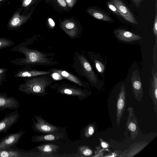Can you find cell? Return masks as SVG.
<instances>
[{
    "label": "cell",
    "mask_w": 157,
    "mask_h": 157,
    "mask_svg": "<svg viewBox=\"0 0 157 157\" xmlns=\"http://www.w3.org/2000/svg\"><path fill=\"white\" fill-rule=\"evenodd\" d=\"M59 4L63 7H65L66 6V3L64 0H57Z\"/></svg>",
    "instance_id": "obj_35"
},
{
    "label": "cell",
    "mask_w": 157,
    "mask_h": 157,
    "mask_svg": "<svg viewBox=\"0 0 157 157\" xmlns=\"http://www.w3.org/2000/svg\"><path fill=\"white\" fill-rule=\"evenodd\" d=\"M19 117L17 112H14L7 116L0 121V133L4 132L16 123Z\"/></svg>",
    "instance_id": "obj_14"
},
{
    "label": "cell",
    "mask_w": 157,
    "mask_h": 157,
    "mask_svg": "<svg viewBox=\"0 0 157 157\" xmlns=\"http://www.w3.org/2000/svg\"><path fill=\"white\" fill-rule=\"evenodd\" d=\"M126 105V95L124 85L122 84L117 95L116 107V122L118 126L121 122L125 110Z\"/></svg>",
    "instance_id": "obj_5"
},
{
    "label": "cell",
    "mask_w": 157,
    "mask_h": 157,
    "mask_svg": "<svg viewBox=\"0 0 157 157\" xmlns=\"http://www.w3.org/2000/svg\"><path fill=\"white\" fill-rule=\"evenodd\" d=\"M32 120L33 129L37 133L44 134L59 132L60 127L47 122L42 118V115L34 116Z\"/></svg>",
    "instance_id": "obj_3"
},
{
    "label": "cell",
    "mask_w": 157,
    "mask_h": 157,
    "mask_svg": "<svg viewBox=\"0 0 157 157\" xmlns=\"http://www.w3.org/2000/svg\"><path fill=\"white\" fill-rule=\"evenodd\" d=\"M6 76V74L4 72L0 74V85L5 81Z\"/></svg>",
    "instance_id": "obj_32"
},
{
    "label": "cell",
    "mask_w": 157,
    "mask_h": 157,
    "mask_svg": "<svg viewBox=\"0 0 157 157\" xmlns=\"http://www.w3.org/2000/svg\"><path fill=\"white\" fill-rule=\"evenodd\" d=\"M48 21L50 25L52 27H54L55 26V23L53 20L51 18H49Z\"/></svg>",
    "instance_id": "obj_36"
},
{
    "label": "cell",
    "mask_w": 157,
    "mask_h": 157,
    "mask_svg": "<svg viewBox=\"0 0 157 157\" xmlns=\"http://www.w3.org/2000/svg\"><path fill=\"white\" fill-rule=\"evenodd\" d=\"M132 90L134 97L139 101H142L143 92L139 74L136 70H134L131 77Z\"/></svg>",
    "instance_id": "obj_7"
},
{
    "label": "cell",
    "mask_w": 157,
    "mask_h": 157,
    "mask_svg": "<svg viewBox=\"0 0 157 157\" xmlns=\"http://www.w3.org/2000/svg\"><path fill=\"white\" fill-rule=\"evenodd\" d=\"M149 144L148 142H138L132 144L127 149L124 150L118 157H132L137 155Z\"/></svg>",
    "instance_id": "obj_10"
},
{
    "label": "cell",
    "mask_w": 157,
    "mask_h": 157,
    "mask_svg": "<svg viewBox=\"0 0 157 157\" xmlns=\"http://www.w3.org/2000/svg\"><path fill=\"white\" fill-rule=\"evenodd\" d=\"M51 83L45 78H34L19 85L18 89L20 92L27 94L43 97L47 94L46 92V88Z\"/></svg>",
    "instance_id": "obj_2"
},
{
    "label": "cell",
    "mask_w": 157,
    "mask_h": 157,
    "mask_svg": "<svg viewBox=\"0 0 157 157\" xmlns=\"http://www.w3.org/2000/svg\"><path fill=\"white\" fill-rule=\"evenodd\" d=\"M66 2L68 3H70L72 1V0H65Z\"/></svg>",
    "instance_id": "obj_38"
},
{
    "label": "cell",
    "mask_w": 157,
    "mask_h": 157,
    "mask_svg": "<svg viewBox=\"0 0 157 157\" xmlns=\"http://www.w3.org/2000/svg\"><path fill=\"white\" fill-rule=\"evenodd\" d=\"M10 50L19 52L25 56L24 58H17L10 61L11 63L17 65L46 64L50 63L49 60L45 54L36 49L26 47L23 43L14 46Z\"/></svg>",
    "instance_id": "obj_1"
},
{
    "label": "cell",
    "mask_w": 157,
    "mask_h": 157,
    "mask_svg": "<svg viewBox=\"0 0 157 157\" xmlns=\"http://www.w3.org/2000/svg\"><path fill=\"white\" fill-rule=\"evenodd\" d=\"M95 65L98 71L100 73H103L105 70V67L103 64L98 60H94Z\"/></svg>",
    "instance_id": "obj_26"
},
{
    "label": "cell",
    "mask_w": 157,
    "mask_h": 157,
    "mask_svg": "<svg viewBox=\"0 0 157 157\" xmlns=\"http://www.w3.org/2000/svg\"><path fill=\"white\" fill-rule=\"evenodd\" d=\"M78 58L83 72L86 77L90 82L94 84L97 83L98 79L93 71L90 64L83 56H79Z\"/></svg>",
    "instance_id": "obj_13"
},
{
    "label": "cell",
    "mask_w": 157,
    "mask_h": 157,
    "mask_svg": "<svg viewBox=\"0 0 157 157\" xmlns=\"http://www.w3.org/2000/svg\"><path fill=\"white\" fill-rule=\"evenodd\" d=\"M95 129L94 125L90 124L88 125L84 130V136L85 137L88 138L91 136L94 133Z\"/></svg>",
    "instance_id": "obj_25"
},
{
    "label": "cell",
    "mask_w": 157,
    "mask_h": 157,
    "mask_svg": "<svg viewBox=\"0 0 157 157\" xmlns=\"http://www.w3.org/2000/svg\"><path fill=\"white\" fill-rule=\"evenodd\" d=\"M107 5L108 8L113 13L117 15L121 16L118 9L114 5L110 2H107Z\"/></svg>",
    "instance_id": "obj_29"
},
{
    "label": "cell",
    "mask_w": 157,
    "mask_h": 157,
    "mask_svg": "<svg viewBox=\"0 0 157 157\" xmlns=\"http://www.w3.org/2000/svg\"><path fill=\"white\" fill-rule=\"evenodd\" d=\"M48 71L22 70L18 71L15 75V77H29L49 74Z\"/></svg>",
    "instance_id": "obj_19"
},
{
    "label": "cell",
    "mask_w": 157,
    "mask_h": 157,
    "mask_svg": "<svg viewBox=\"0 0 157 157\" xmlns=\"http://www.w3.org/2000/svg\"><path fill=\"white\" fill-rule=\"evenodd\" d=\"M7 0H0V2H4Z\"/></svg>",
    "instance_id": "obj_39"
},
{
    "label": "cell",
    "mask_w": 157,
    "mask_h": 157,
    "mask_svg": "<svg viewBox=\"0 0 157 157\" xmlns=\"http://www.w3.org/2000/svg\"><path fill=\"white\" fill-rule=\"evenodd\" d=\"M75 27L74 24L72 22H69L66 24L65 28L69 31L68 34L69 35L70 30H72V29Z\"/></svg>",
    "instance_id": "obj_30"
},
{
    "label": "cell",
    "mask_w": 157,
    "mask_h": 157,
    "mask_svg": "<svg viewBox=\"0 0 157 157\" xmlns=\"http://www.w3.org/2000/svg\"><path fill=\"white\" fill-rule=\"evenodd\" d=\"M59 91L63 94L76 97L80 100H83L87 96L84 91L74 88L63 87L60 89Z\"/></svg>",
    "instance_id": "obj_17"
},
{
    "label": "cell",
    "mask_w": 157,
    "mask_h": 157,
    "mask_svg": "<svg viewBox=\"0 0 157 157\" xmlns=\"http://www.w3.org/2000/svg\"><path fill=\"white\" fill-rule=\"evenodd\" d=\"M7 70V69L6 68H0V74L5 72Z\"/></svg>",
    "instance_id": "obj_37"
},
{
    "label": "cell",
    "mask_w": 157,
    "mask_h": 157,
    "mask_svg": "<svg viewBox=\"0 0 157 157\" xmlns=\"http://www.w3.org/2000/svg\"><path fill=\"white\" fill-rule=\"evenodd\" d=\"M25 133L24 131L21 130L7 135L0 142V150L5 149L17 143Z\"/></svg>",
    "instance_id": "obj_11"
},
{
    "label": "cell",
    "mask_w": 157,
    "mask_h": 157,
    "mask_svg": "<svg viewBox=\"0 0 157 157\" xmlns=\"http://www.w3.org/2000/svg\"><path fill=\"white\" fill-rule=\"evenodd\" d=\"M21 7L24 10L27 9L29 6L32 5L34 0H22Z\"/></svg>",
    "instance_id": "obj_27"
},
{
    "label": "cell",
    "mask_w": 157,
    "mask_h": 157,
    "mask_svg": "<svg viewBox=\"0 0 157 157\" xmlns=\"http://www.w3.org/2000/svg\"><path fill=\"white\" fill-rule=\"evenodd\" d=\"M156 13L154 21L153 26V32L154 35L156 39L157 37V13L156 12L157 6L155 5Z\"/></svg>",
    "instance_id": "obj_28"
},
{
    "label": "cell",
    "mask_w": 157,
    "mask_h": 157,
    "mask_svg": "<svg viewBox=\"0 0 157 157\" xmlns=\"http://www.w3.org/2000/svg\"><path fill=\"white\" fill-rule=\"evenodd\" d=\"M52 76L54 79L56 80L62 78V76L56 72H54L52 74Z\"/></svg>",
    "instance_id": "obj_34"
},
{
    "label": "cell",
    "mask_w": 157,
    "mask_h": 157,
    "mask_svg": "<svg viewBox=\"0 0 157 157\" xmlns=\"http://www.w3.org/2000/svg\"><path fill=\"white\" fill-rule=\"evenodd\" d=\"M114 33L118 39L126 42L137 40L142 38V37L138 35L121 29H115L114 31Z\"/></svg>",
    "instance_id": "obj_15"
},
{
    "label": "cell",
    "mask_w": 157,
    "mask_h": 157,
    "mask_svg": "<svg viewBox=\"0 0 157 157\" xmlns=\"http://www.w3.org/2000/svg\"><path fill=\"white\" fill-rule=\"evenodd\" d=\"M117 8L121 16L128 22L138 24L133 14L121 0H110L109 1Z\"/></svg>",
    "instance_id": "obj_6"
},
{
    "label": "cell",
    "mask_w": 157,
    "mask_h": 157,
    "mask_svg": "<svg viewBox=\"0 0 157 157\" xmlns=\"http://www.w3.org/2000/svg\"><path fill=\"white\" fill-rule=\"evenodd\" d=\"M52 71L54 72L59 73L63 77L75 83L80 86H82V83L78 78L66 71L59 70H53Z\"/></svg>",
    "instance_id": "obj_21"
},
{
    "label": "cell",
    "mask_w": 157,
    "mask_h": 157,
    "mask_svg": "<svg viewBox=\"0 0 157 157\" xmlns=\"http://www.w3.org/2000/svg\"><path fill=\"white\" fill-rule=\"evenodd\" d=\"M64 136L62 133L55 132L33 136L31 140L32 141L36 143L53 141L62 139Z\"/></svg>",
    "instance_id": "obj_12"
},
{
    "label": "cell",
    "mask_w": 157,
    "mask_h": 157,
    "mask_svg": "<svg viewBox=\"0 0 157 157\" xmlns=\"http://www.w3.org/2000/svg\"><path fill=\"white\" fill-rule=\"evenodd\" d=\"M157 74L154 73L149 90V94L153 103L154 110L157 116Z\"/></svg>",
    "instance_id": "obj_18"
},
{
    "label": "cell",
    "mask_w": 157,
    "mask_h": 157,
    "mask_svg": "<svg viewBox=\"0 0 157 157\" xmlns=\"http://www.w3.org/2000/svg\"><path fill=\"white\" fill-rule=\"evenodd\" d=\"M20 104L16 99L0 94V109H15L18 108Z\"/></svg>",
    "instance_id": "obj_16"
},
{
    "label": "cell",
    "mask_w": 157,
    "mask_h": 157,
    "mask_svg": "<svg viewBox=\"0 0 157 157\" xmlns=\"http://www.w3.org/2000/svg\"><path fill=\"white\" fill-rule=\"evenodd\" d=\"M36 148L40 153L38 156L39 157H56L59 146L56 144L48 143L40 144L37 146Z\"/></svg>",
    "instance_id": "obj_9"
},
{
    "label": "cell",
    "mask_w": 157,
    "mask_h": 157,
    "mask_svg": "<svg viewBox=\"0 0 157 157\" xmlns=\"http://www.w3.org/2000/svg\"><path fill=\"white\" fill-rule=\"evenodd\" d=\"M15 43L8 39L0 37V49L13 46Z\"/></svg>",
    "instance_id": "obj_24"
},
{
    "label": "cell",
    "mask_w": 157,
    "mask_h": 157,
    "mask_svg": "<svg viewBox=\"0 0 157 157\" xmlns=\"http://www.w3.org/2000/svg\"><path fill=\"white\" fill-rule=\"evenodd\" d=\"M23 156L17 151L0 150V157H21Z\"/></svg>",
    "instance_id": "obj_23"
},
{
    "label": "cell",
    "mask_w": 157,
    "mask_h": 157,
    "mask_svg": "<svg viewBox=\"0 0 157 157\" xmlns=\"http://www.w3.org/2000/svg\"><path fill=\"white\" fill-rule=\"evenodd\" d=\"M18 9L15 12L8 23L7 27L9 29L14 30L20 28L29 17V15H21L23 9L20 8Z\"/></svg>",
    "instance_id": "obj_8"
},
{
    "label": "cell",
    "mask_w": 157,
    "mask_h": 157,
    "mask_svg": "<svg viewBox=\"0 0 157 157\" xmlns=\"http://www.w3.org/2000/svg\"><path fill=\"white\" fill-rule=\"evenodd\" d=\"M146 0H131L132 2L136 6L138 7L140 6L141 2Z\"/></svg>",
    "instance_id": "obj_33"
},
{
    "label": "cell",
    "mask_w": 157,
    "mask_h": 157,
    "mask_svg": "<svg viewBox=\"0 0 157 157\" xmlns=\"http://www.w3.org/2000/svg\"><path fill=\"white\" fill-rule=\"evenodd\" d=\"M128 115L125 123V129L129 133L130 136L134 140L137 136L139 132L138 119L134 113L133 107H128L127 109Z\"/></svg>",
    "instance_id": "obj_4"
},
{
    "label": "cell",
    "mask_w": 157,
    "mask_h": 157,
    "mask_svg": "<svg viewBox=\"0 0 157 157\" xmlns=\"http://www.w3.org/2000/svg\"><path fill=\"white\" fill-rule=\"evenodd\" d=\"M89 12L90 15L97 19L110 22L114 21L108 15L98 10L92 9Z\"/></svg>",
    "instance_id": "obj_20"
},
{
    "label": "cell",
    "mask_w": 157,
    "mask_h": 157,
    "mask_svg": "<svg viewBox=\"0 0 157 157\" xmlns=\"http://www.w3.org/2000/svg\"><path fill=\"white\" fill-rule=\"evenodd\" d=\"M100 140L101 147L103 149H105L108 148L109 144L106 142L104 141L101 138H100Z\"/></svg>",
    "instance_id": "obj_31"
},
{
    "label": "cell",
    "mask_w": 157,
    "mask_h": 157,
    "mask_svg": "<svg viewBox=\"0 0 157 157\" xmlns=\"http://www.w3.org/2000/svg\"><path fill=\"white\" fill-rule=\"evenodd\" d=\"M78 150L80 155V157H88L93 154V151L89 147L83 145L79 146Z\"/></svg>",
    "instance_id": "obj_22"
}]
</instances>
